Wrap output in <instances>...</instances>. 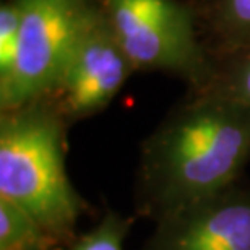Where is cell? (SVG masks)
Segmentation results:
<instances>
[{
    "label": "cell",
    "instance_id": "cell-1",
    "mask_svg": "<svg viewBox=\"0 0 250 250\" xmlns=\"http://www.w3.org/2000/svg\"><path fill=\"white\" fill-rule=\"evenodd\" d=\"M249 163V109L188 89L140 146L135 216L158 223L234 186Z\"/></svg>",
    "mask_w": 250,
    "mask_h": 250
},
{
    "label": "cell",
    "instance_id": "cell-2",
    "mask_svg": "<svg viewBox=\"0 0 250 250\" xmlns=\"http://www.w3.org/2000/svg\"><path fill=\"white\" fill-rule=\"evenodd\" d=\"M68 128L46 99L0 112V197L26 209L63 247L91 211L65 167Z\"/></svg>",
    "mask_w": 250,
    "mask_h": 250
},
{
    "label": "cell",
    "instance_id": "cell-3",
    "mask_svg": "<svg viewBox=\"0 0 250 250\" xmlns=\"http://www.w3.org/2000/svg\"><path fill=\"white\" fill-rule=\"evenodd\" d=\"M135 72L181 78L188 89L208 80L211 59L198 36L188 0H94Z\"/></svg>",
    "mask_w": 250,
    "mask_h": 250
},
{
    "label": "cell",
    "instance_id": "cell-4",
    "mask_svg": "<svg viewBox=\"0 0 250 250\" xmlns=\"http://www.w3.org/2000/svg\"><path fill=\"white\" fill-rule=\"evenodd\" d=\"M18 56L0 86V112L41 101L54 91L86 21L91 0H18Z\"/></svg>",
    "mask_w": 250,
    "mask_h": 250
},
{
    "label": "cell",
    "instance_id": "cell-5",
    "mask_svg": "<svg viewBox=\"0 0 250 250\" xmlns=\"http://www.w3.org/2000/svg\"><path fill=\"white\" fill-rule=\"evenodd\" d=\"M135 68L107 18L91 0L86 21L54 91L44 98L70 127L104 111Z\"/></svg>",
    "mask_w": 250,
    "mask_h": 250
},
{
    "label": "cell",
    "instance_id": "cell-6",
    "mask_svg": "<svg viewBox=\"0 0 250 250\" xmlns=\"http://www.w3.org/2000/svg\"><path fill=\"white\" fill-rule=\"evenodd\" d=\"M140 250H250V184L241 179L159 219Z\"/></svg>",
    "mask_w": 250,
    "mask_h": 250
},
{
    "label": "cell",
    "instance_id": "cell-7",
    "mask_svg": "<svg viewBox=\"0 0 250 250\" xmlns=\"http://www.w3.org/2000/svg\"><path fill=\"white\" fill-rule=\"evenodd\" d=\"M209 59L250 44V0H188Z\"/></svg>",
    "mask_w": 250,
    "mask_h": 250
},
{
    "label": "cell",
    "instance_id": "cell-8",
    "mask_svg": "<svg viewBox=\"0 0 250 250\" xmlns=\"http://www.w3.org/2000/svg\"><path fill=\"white\" fill-rule=\"evenodd\" d=\"M197 89L229 99L250 111V44L211 57L208 80Z\"/></svg>",
    "mask_w": 250,
    "mask_h": 250
},
{
    "label": "cell",
    "instance_id": "cell-9",
    "mask_svg": "<svg viewBox=\"0 0 250 250\" xmlns=\"http://www.w3.org/2000/svg\"><path fill=\"white\" fill-rule=\"evenodd\" d=\"M62 249V244L26 209L0 197V250Z\"/></svg>",
    "mask_w": 250,
    "mask_h": 250
},
{
    "label": "cell",
    "instance_id": "cell-10",
    "mask_svg": "<svg viewBox=\"0 0 250 250\" xmlns=\"http://www.w3.org/2000/svg\"><path fill=\"white\" fill-rule=\"evenodd\" d=\"M135 216L107 208L99 221L89 229L70 241L62 250H125V239L132 229Z\"/></svg>",
    "mask_w": 250,
    "mask_h": 250
},
{
    "label": "cell",
    "instance_id": "cell-11",
    "mask_svg": "<svg viewBox=\"0 0 250 250\" xmlns=\"http://www.w3.org/2000/svg\"><path fill=\"white\" fill-rule=\"evenodd\" d=\"M20 12L18 0H3L0 5V86L12 78L20 44Z\"/></svg>",
    "mask_w": 250,
    "mask_h": 250
}]
</instances>
